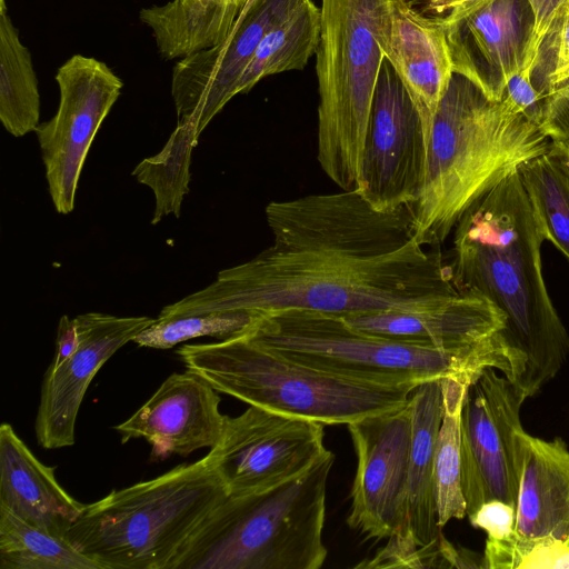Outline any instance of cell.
Listing matches in <instances>:
<instances>
[{"label":"cell","mask_w":569,"mask_h":569,"mask_svg":"<svg viewBox=\"0 0 569 569\" xmlns=\"http://www.w3.org/2000/svg\"><path fill=\"white\" fill-rule=\"evenodd\" d=\"M427 150L421 117L393 67L385 59L355 189L379 211L412 206L422 186Z\"/></svg>","instance_id":"12"},{"label":"cell","mask_w":569,"mask_h":569,"mask_svg":"<svg viewBox=\"0 0 569 569\" xmlns=\"http://www.w3.org/2000/svg\"><path fill=\"white\" fill-rule=\"evenodd\" d=\"M320 29V7L307 0L263 37L239 81L237 94L249 92L266 77L305 69L316 54Z\"/></svg>","instance_id":"24"},{"label":"cell","mask_w":569,"mask_h":569,"mask_svg":"<svg viewBox=\"0 0 569 569\" xmlns=\"http://www.w3.org/2000/svg\"><path fill=\"white\" fill-rule=\"evenodd\" d=\"M306 1L250 0L222 43L179 59L171 76L177 122L190 123L200 136L237 96L239 81L263 37Z\"/></svg>","instance_id":"14"},{"label":"cell","mask_w":569,"mask_h":569,"mask_svg":"<svg viewBox=\"0 0 569 569\" xmlns=\"http://www.w3.org/2000/svg\"><path fill=\"white\" fill-rule=\"evenodd\" d=\"M0 569H102L66 538L34 527L0 506Z\"/></svg>","instance_id":"26"},{"label":"cell","mask_w":569,"mask_h":569,"mask_svg":"<svg viewBox=\"0 0 569 569\" xmlns=\"http://www.w3.org/2000/svg\"><path fill=\"white\" fill-rule=\"evenodd\" d=\"M532 22L525 51L522 68L533 72L541 63L545 44L550 37L567 0H525ZM521 68V69H522Z\"/></svg>","instance_id":"31"},{"label":"cell","mask_w":569,"mask_h":569,"mask_svg":"<svg viewBox=\"0 0 569 569\" xmlns=\"http://www.w3.org/2000/svg\"><path fill=\"white\" fill-rule=\"evenodd\" d=\"M227 496L204 456L86 505L66 539L102 569H170Z\"/></svg>","instance_id":"6"},{"label":"cell","mask_w":569,"mask_h":569,"mask_svg":"<svg viewBox=\"0 0 569 569\" xmlns=\"http://www.w3.org/2000/svg\"><path fill=\"white\" fill-rule=\"evenodd\" d=\"M220 401L218 391L196 373L173 372L114 430L122 443L144 439L154 461L171 455L187 457L219 441L228 418Z\"/></svg>","instance_id":"16"},{"label":"cell","mask_w":569,"mask_h":569,"mask_svg":"<svg viewBox=\"0 0 569 569\" xmlns=\"http://www.w3.org/2000/svg\"><path fill=\"white\" fill-rule=\"evenodd\" d=\"M347 428L357 457L347 522L366 538L388 539L403 528L406 519L410 403L356 420Z\"/></svg>","instance_id":"13"},{"label":"cell","mask_w":569,"mask_h":569,"mask_svg":"<svg viewBox=\"0 0 569 569\" xmlns=\"http://www.w3.org/2000/svg\"><path fill=\"white\" fill-rule=\"evenodd\" d=\"M80 342L77 351L46 371L34 432L44 449L74 445L76 421L88 387L100 368L156 319L88 312L76 318Z\"/></svg>","instance_id":"15"},{"label":"cell","mask_w":569,"mask_h":569,"mask_svg":"<svg viewBox=\"0 0 569 569\" xmlns=\"http://www.w3.org/2000/svg\"><path fill=\"white\" fill-rule=\"evenodd\" d=\"M547 44L551 53V62L543 86L548 97L559 88L569 84V0H567L545 48Z\"/></svg>","instance_id":"33"},{"label":"cell","mask_w":569,"mask_h":569,"mask_svg":"<svg viewBox=\"0 0 569 569\" xmlns=\"http://www.w3.org/2000/svg\"><path fill=\"white\" fill-rule=\"evenodd\" d=\"M550 144L538 123L453 73L432 121L419 197L408 207L418 242L441 244L475 202Z\"/></svg>","instance_id":"3"},{"label":"cell","mask_w":569,"mask_h":569,"mask_svg":"<svg viewBox=\"0 0 569 569\" xmlns=\"http://www.w3.org/2000/svg\"><path fill=\"white\" fill-rule=\"evenodd\" d=\"M483 568H569V537L529 538L513 531L505 539L487 538Z\"/></svg>","instance_id":"30"},{"label":"cell","mask_w":569,"mask_h":569,"mask_svg":"<svg viewBox=\"0 0 569 569\" xmlns=\"http://www.w3.org/2000/svg\"><path fill=\"white\" fill-rule=\"evenodd\" d=\"M12 426H0V506L23 521L66 538L84 509L58 482Z\"/></svg>","instance_id":"20"},{"label":"cell","mask_w":569,"mask_h":569,"mask_svg":"<svg viewBox=\"0 0 569 569\" xmlns=\"http://www.w3.org/2000/svg\"><path fill=\"white\" fill-rule=\"evenodd\" d=\"M257 318L241 311L157 318L132 341L140 347L170 349L180 342L199 337H213L224 340L242 335Z\"/></svg>","instance_id":"29"},{"label":"cell","mask_w":569,"mask_h":569,"mask_svg":"<svg viewBox=\"0 0 569 569\" xmlns=\"http://www.w3.org/2000/svg\"><path fill=\"white\" fill-rule=\"evenodd\" d=\"M329 452L323 423L249 406L228 416L207 457L228 496H243L299 477Z\"/></svg>","instance_id":"10"},{"label":"cell","mask_w":569,"mask_h":569,"mask_svg":"<svg viewBox=\"0 0 569 569\" xmlns=\"http://www.w3.org/2000/svg\"><path fill=\"white\" fill-rule=\"evenodd\" d=\"M381 49L412 99L429 142L435 114L453 74L443 26L409 0H398Z\"/></svg>","instance_id":"18"},{"label":"cell","mask_w":569,"mask_h":569,"mask_svg":"<svg viewBox=\"0 0 569 569\" xmlns=\"http://www.w3.org/2000/svg\"><path fill=\"white\" fill-rule=\"evenodd\" d=\"M330 451L273 488L227 496L198 527L170 569H319Z\"/></svg>","instance_id":"5"},{"label":"cell","mask_w":569,"mask_h":569,"mask_svg":"<svg viewBox=\"0 0 569 569\" xmlns=\"http://www.w3.org/2000/svg\"><path fill=\"white\" fill-rule=\"evenodd\" d=\"M80 342L76 319L63 315L58 323L56 351L50 367H58L69 359L78 349Z\"/></svg>","instance_id":"37"},{"label":"cell","mask_w":569,"mask_h":569,"mask_svg":"<svg viewBox=\"0 0 569 569\" xmlns=\"http://www.w3.org/2000/svg\"><path fill=\"white\" fill-rule=\"evenodd\" d=\"M243 333L292 361L376 385L450 378L470 386L487 368L510 375L500 331L472 347L442 350L360 330L342 316L288 309L259 316Z\"/></svg>","instance_id":"4"},{"label":"cell","mask_w":569,"mask_h":569,"mask_svg":"<svg viewBox=\"0 0 569 569\" xmlns=\"http://www.w3.org/2000/svg\"><path fill=\"white\" fill-rule=\"evenodd\" d=\"M533 71L522 68L510 77L501 101L516 113H522L540 124L547 97L533 86Z\"/></svg>","instance_id":"32"},{"label":"cell","mask_w":569,"mask_h":569,"mask_svg":"<svg viewBox=\"0 0 569 569\" xmlns=\"http://www.w3.org/2000/svg\"><path fill=\"white\" fill-rule=\"evenodd\" d=\"M536 207L546 240L569 261V171L550 144L549 150L519 169Z\"/></svg>","instance_id":"28"},{"label":"cell","mask_w":569,"mask_h":569,"mask_svg":"<svg viewBox=\"0 0 569 569\" xmlns=\"http://www.w3.org/2000/svg\"><path fill=\"white\" fill-rule=\"evenodd\" d=\"M412 438L410 448L406 519L401 533L411 537L419 547L432 546L442 536L437 521L433 486V458L443 416L441 379L418 385L411 392Z\"/></svg>","instance_id":"22"},{"label":"cell","mask_w":569,"mask_h":569,"mask_svg":"<svg viewBox=\"0 0 569 569\" xmlns=\"http://www.w3.org/2000/svg\"><path fill=\"white\" fill-rule=\"evenodd\" d=\"M525 0H489L460 19L442 24L453 73L500 101L511 76L521 70L531 19Z\"/></svg>","instance_id":"17"},{"label":"cell","mask_w":569,"mask_h":569,"mask_svg":"<svg viewBox=\"0 0 569 569\" xmlns=\"http://www.w3.org/2000/svg\"><path fill=\"white\" fill-rule=\"evenodd\" d=\"M539 126L550 140L569 141V84L547 97Z\"/></svg>","instance_id":"35"},{"label":"cell","mask_w":569,"mask_h":569,"mask_svg":"<svg viewBox=\"0 0 569 569\" xmlns=\"http://www.w3.org/2000/svg\"><path fill=\"white\" fill-rule=\"evenodd\" d=\"M398 0H321L316 51L317 159L341 190L357 186L381 43Z\"/></svg>","instance_id":"8"},{"label":"cell","mask_w":569,"mask_h":569,"mask_svg":"<svg viewBox=\"0 0 569 569\" xmlns=\"http://www.w3.org/2000/svg\"><path fill=\"white\" fill-rule=\"evenodd\" d=\"M551 146L557 151L567 170L569 171V141L551 140Z\"/></svg>","instance_id":"38"},{"label":"cell","mask_w":569,"mask_h":569,"mask_svg":"<svg viewBox=\"0 0 569 569\" xmlns=\"http://www.w3.org/2000/svg\"><path fill=\"white\" fill-rule=\"evenodd\" d=\"M39 120L40 93L31 53L6 1L0 0V121L11 136L21 138L34 131Z\"/></svg>","instance_id":"23"},{"label":"cell","mask_w":569,"mask_h":569,"mask_svg":"<svg viewBox=\"0 0 569 569\" xmlns=\"http://www.w3.org/2000/svg\"><path fill=\"white\" fill-rule=\"evenodd\" d=\"M421 13L451 23L489 0H409Z\"/></svg>","instance_id":"36"},{"label":"cell","mask_w":569,"mask_h":569,"mask_svg":"<svg viewBox=\"0 0 569 569\" xmlns=\"http://www.w3.org/2000/svg\"><path fill=\"white\" fill-rule=\"evenodd\" d=\"M272 244L219 271L208 287L158 318L300 309L338 316L419 310L461 291L439 251L415 236L408 207L372 208L356 190L271 201Z\"/></svg>","instance_id":"1"},{"label":"cell","mask_w":569,"mask_h":569,"mask_svg":"<svg viewBox=\"0 0 569 569\" xmlns=\"http://www.w3.org/2000/svg\"><path fill=\"white\" fill-rule=\"evenodd\" d=\"M177 353L187 370L218 392L249 406L348 425L405 406L416 385H376L292 361L244 333L210 343L183 345Z\"/></svg>","instance_id":"7"},{"label":"cell","mask_w":569,"mask_h":569,"mask_svg":"<svg viewBox=\"0 0 569 569\" xmlns=\"http://www.w3.org/2000/svg\"><path fill=\"white\" fill-rule=\"evenodd\" d=\"M59 104L34 130L48 190L58 213L74 209L80 174L92 141L117 102L122 80L102 61L73 54L56 73Z\"/></svg>","instance_id":"11"},{"label":"cell","mask_w":569,"mask_h":569,"mask_svg":"<svg viewBox=\"0 0 569 569\" xmlns=\"http://www.w3.org/2000/svg\"><path fill=\"white\" fill-rule=\"evenodd\" d=\"M526 398L495 368L468 387L460 419L461 487L467 517L489 500L516 509L522 465L520 409Z\"/></svg>","instance_id":"9"},{"label":"cell","mask_w":569,"mask_h":569,"mask_svg":"<svg viewBox=\"0 0 569 569\" xmlns=\"http://www.w3.org/2000/svg\"><path fill=\"white\" fill-rule=\"evenodd\" d=\"M468 518L473 527L485 530L488 538L505 539L515 531L516 509L502 500L493 499L482 503Z\"/></svg>","instance_id":"34"},{"label":"cell","mask_w":569,"mask_h":569,"mask_svg":"<svg viewBox=\"0 0 569 569\" xmlns=\"http://www.w3.org/2000/svg\"><path fill=\"white\" fill-rule=\"evenodd\" d=\"M199 137L190 123L177 122L161 151L143 159L132 170L137 181L153 191L151 224L169 214L180 218L183 198L189 193L191 153Z\"/></svg>","instance_id":"27"},{"label":"cell","mask_w":569,"mask_h":569,"mask_svg":"<svg viewBox=\"0 0 569 569\" xmlns=\"http://www.w3.org/2000/svg\"><path fill=\"white\" fill-rule=\"evenodd\" d=\"M443 416L437 436L433 458V486L439 527L467 516L461 487V410L469 385L441 379Z\"/></svg>","instance_id":"25"},{"label":"cell","mask_w":569,"mask_h":569,"mask_svg":"<svg viewBox=\"0 0 569 569\" xmlns=\"http://www.w3.org/2000/svg\"><path fill=\"white\" fill-rule=\"evenodd\" d=\"M452 280L506 317L509 380L528 399L562 369L569 333L547 290L541 247L546 233L520 177L512 173L477 202L453 230Z\"/></svg>","instance_id":"2"},{"label":"cell","mask_w":569,"mask_h":569,"mask_svg":"<svg viewBox=\"0 0 569 569\" xmlns=\"http://www.w3.org/2000/svg\"><path fill=\"white\" fill-rule=\"evenodd\" d=\"M522 465L516 503L515 532L521 537H569V449L522 433Z\"/></svg>","instance_id":"21"},{"label":"cell","mask_w":569,"mask_h":569,"mask_svg":"<svg viewBox=\"0 0 569 569\" xmlns=\"http://www.w3.org/2000/svg\"><path fill=\"white\" fill-rule=\"evenodd\" d=\"M342 317L360 330L442 350L472 347L506 326L505 313L492 301L480 293L466 291L425 309Z\"/></svg>","instance_id":"19"}]
</instances>
